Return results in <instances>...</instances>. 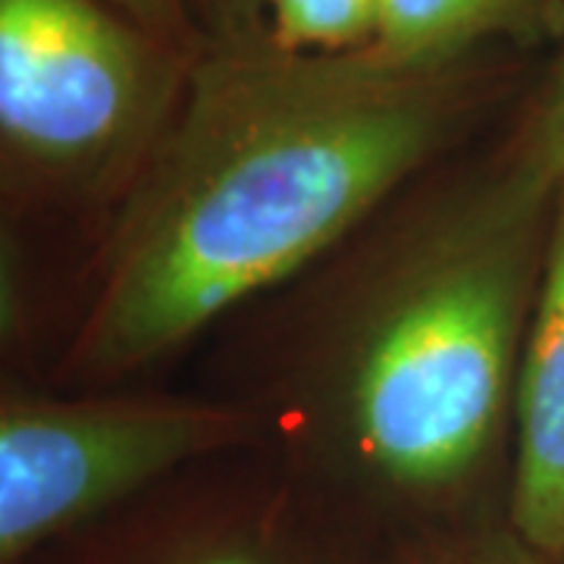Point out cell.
I'll return each instance as SVG.
<instances>
[{
	"label": "cell",
	"instance_id": "8fae6325",
	"mask_svg": "<svg viewBox=\"0 0 564 564\" xmlns=\"http://www.w3.org/2000/svg\"><path fill=\"white\" fill-rule=\"evenodd\" d=\"M214 564H245V562H214Z\"/></svg>",
	"mask_w": 564,
	"mask_h": 564
},
{
	"label": "cell",
	"instance_id": "7a4b0ae2",
	"mask_svg": "<svg viewBox=\"0 0 564 564\" xmlns=\"http://www.w3.org/2000/svg\"><path fill=\"white\" fill-rule=\"evenodd\" d=\"M477 226V242L423 276L367 345L355 423L367 458L402 484H445L480 455L499 417L521 307L514 229Z\"/></svg>",
	"mask_w": 564,
	"mask_h": 564
},
{
	"label": "cell",
	"instance_id": "ba28073f",
	"mask_svg": "<svg viewBox=\"0 0 564 564\" xmlns=\"http://www.w3.org/2000/svg\"><path fill=\"white\" fill-rule=\"evenodd\" d=\"M273 39L289 54L367 51L383 22V0H267Z\"/></svg>",
	"mask_w": 564,
	"mask_h": 564
},
{
	"label": "cell",
	"instance_id": "52a82bcc",
	"mask_svg": "<svg viewBox=\"0 0 564 564\" xmlns=\"http://www.w3.org/2000/svg\"><path fill=\"white\" fill-rule=\"evenodd\" d=\"M564 182V54L545 82L543 98L530 113L514 163L480 226H521L533 207Z\"/></svg>",
	"mask_w": 564,
	"mask_h": 564
},
{
	"label": "cell",
	"instance_id": "5b68a950",
	"mask_svg": "<svg viewBox=\"0 0 564 564\" xmlns=\"http://www.w3.org/2000/svg\"><path fill=\"white\" fill-rule=\"evenodd\" d=\"M543 292L518 389L514 521L540 549L564 545V182Z\"/></svg>",
	"mask_w": 564,
	"mask_h": 564
},
{
	"label": "cell",
	"instance_id": "3957f363",
	"mask_svg": "<svg viewBox=\"0 0 564 564\" xmlns=\"http://www.w3.org/2000/svg\"><path fill=\"white\" fill-rule=\"evenodd\" d=\"M154 47L98 0H0V129L44 166H91L139 132Z\"/></svg>",
	"mask_w": 564,
	"mask_h": 564
},
{
	"label": "cell",
	"instance_id": "30bf717a",
	"mask_svg": "<svg viewBox=\"0 0 564 564\" xmlns=\"http://www.w3.org/2000/svg\"><path fill=\"white\" fill-rule=\"evenodd\" d=\"M232 3H236V7H248V10H251V7H258L261 0H232Z\"/></svg>",
	"mask_w": 564,
	"mask_h": 564
},
{
	"label": "cell",
	"instance_id": "6da1fadb",
	"mask_svg": "<svg viewBox=\"0 0 564 564\" xmlns=\"http://www.w3.org/2000/svg\"><path fill=\"white\" fill-rule=\"evenodd\" d=\"M445 120L440 69L373 51L207 63L113 239L82 364L122 373L295 273L421 166Z\"/></svg>",
	"mask_w": 564,
	"mask_h": 564
},
{
	"label": "cell",
	"instance_id": "8992f818",
	"mask_svg": "<svg viewBox=\"0 0 564 564\" xmlns=\"http://www.w3.org/2000/svg\"><path fill=\"white\" fill-rule=\"evenodd\" d=\"M545 0H383V22L367 47L404 69H440L474 41L518 29Z\"/></svg>",
	"mask_w": 564,
	"mask_h": 564
},
{
	"label": "cell",
	"instance_id": "9c48e42d",
	"mask_svg": "<svg viewBox=\"0 0 564 564\" xmlns=\"http://www.w3.org/2000/svg\"><path fill=\"white\" fill-rule=\"evenodd\" d=\"M117 7L129 22L141 25L151 35H166L180 25V7L176 0H107Z\"/></svg>",
	"mask_w": 564,
	"mask_h": 564
},
{
	"label": "cell",
	"instance_id": "277c9868",
	"mask_svg": "<svg viewBox=\"0 0 564 564\" xmlns=\"http://www.w3.org/2000/svg\"><path fill=\"white\" fill-rule=\"evenodd\" d=\"M236 417L195 404L17 402L0 417V552L41 536L214 445Z\"/></svg>",
	"mask_w": 564,
	"mask_h": 564
}]
</instances>
